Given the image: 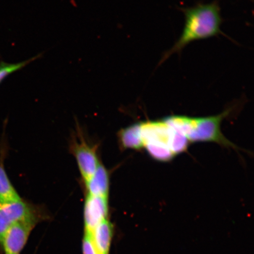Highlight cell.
I'll list each match as a JSON object with an SVG mask.
<instances>
[{
    "instance_id": "11",
    "label": "cell",
    "mask_w": 254,
    "mask_h": 254,
    "mask_svg": "<svg viewBox=\"0 0 254 254\" xmlns=\"http://www.w3.org/2000/svg\"><path fill=\"white\" fill-rule=\"evenodd\" d=\"M43 54L41 53L36 56L33 57V58L26 60V61L19 63L9 64L2 62L0 63V84L12 73L20 70L27 65L29 64L31 62L41 58Z\"/></svg>"
},
{
    "instance_id": "1",
    "label": "cell",
    "mask_w": 254,
    "mask_h": 254,
    "mask_svg": "<svg viewBox=\"0 0 254 254\" xmlns=\"http://www.w3.org/2000/svg\"><path fill=\"white\" fill-rule=\"evenodd\" d=\"M185 17V24L179 39L171 49L164 52L158 66L175 54H180L190 43L214 37H227L221 29L223 18L218 1L208 4L198 2L192 7L180 8Z\"/></svg>"
},
{
    "instance_id": "9",
    "label": "cell",
    "mask_w": 254,
    "mask_h": 254,
    "mask_svg": "<svg viewBox=\"0 0 254 254\" xmlns=\"http://www.w3.org/2000/svg\"><path fill=\"white\" fill-rule=\"evenodd\" d=\"M91 236L98 254H109L113 236V225L108 218L95 228Z\"/></svg>"
},
{
    "instance_id": "4",
    "label": "cell",
    "mask_w": 254,
    "mask_h": 254,
    "mask_svg": "<svg viewBox=\"0 0 254 254\" xmlns=\"http://www.w3.org/2000/svg\"><path fill=\"white\" fill-rule=\"evenodd\" d=\"M39 215L36 207L23 199L0 203V243L12 225L25 218Z\"/></svg>"
},
{
    "instance_id": "5",
    "label": "cell",
    "mask_w": 254,
    "mask_h": 254,
    "mask_svg": "<svg viewBox=\"0 0 254 254\" xmlns=\"http://www.w3.org/2000/svg\"><path fill=\"white\" fill-rule=\"evenodd\" d=\"M71 147L82 179L86 183L93 176L100 164L96 147L88 144L83 138H80L79 141L73 142Z\"/></svg>"
},
{
    "instance_id": "2",
    "label": "cell",
    "mask_w": 254,
    "mask_h": 254,
    "mask_svg": "<svg viewBox=\"0 0 254 254\" xmlns=\"http://www.w3.org/2000/svg\"><path fill=\"white\" fill-rule=\"evenodd\" d=\"M233 108H228L224 112L214 116L192 118V117L173 116L163 120L188 138L191 142H214L226 147L237 149L230 141L222 134L221 124L230 115Z\"/></svg>"
},
{
    "instance_id": "8",
    "label": "cell",
    "mask_w": 254,
    "mask_h": 254,
    "mask_svg": "<svg viewBox=\"0 0 254 254\" xmlns=\"http://www.w3.org/2000/svg\"><path fill=\"white\" fill-rule=\"evenodd\" d=\"M109 172L106 168L100 163L93 176L85 183L87 194L109 198Z\"/></svg>"
},
{
    "instance_id": "6",
    "label": "cell",
    "mask_w": 254,
    "mask_h": 254,
    "mask_svg": "<svg viewBox=\"0 0 254 254\" xmlns=\"http://www.w3.org/2000/svg\"><path fill=\"white\" fill-rule=\"evenodd\" d=\"M109 198L87 195L84 204L85 232L91 233L95 228L108 218Z\"/></svg>"
},
{
    "instance_id": "7",
    "label": "cell",
    "mask_w": 254,
    "mask_h": 254,
    "mask_svg": "<svg viewBox=\"0 0 254 254\" xmlns=\"http://www.w3.org/2000/svg\"><path fill=\"white\" fill-rule=\"evenodd\" d=\"M7 147L5 142L2 141L0 145V203L18 201L22 199L12 186L5 170Z\"/></svg>"
},
{
    "instance_id": "12",
    "label": "cell",
    "mask_w": 254,
    "mask_h": 254,
    "mask_svg": "<svg viewBox=\"0 0 254 254\" xmlns=\"http://www.w3.org/2000/svg\"><path fill=\"white\" fill-rule=\"evenodd\" d=\"M82 246L83 254H98L92 241L91 234L87 232H85Z\"/></svg>"
},
{
    "instance_id": "10",
    "label": "cell",
    "mask_w": 254,
    "mask_h": 254,
    "mask_svg": "<svg viewBox=\"0 0 254 254\" xmlns=\"http://www.w3.org/2000/svg\"><path fill=\"white\" fill-rule=\"evenodd\" d=\"M119 140L123 149L141 150L144 148L141 136V123L126 127L119 131Z\"/></svg>"
},
{
    "instance_id": "3",
    "label": "cell",
    "mask_w": 254,
    "mask_h": 254,
    "mask_svg": "<svg viewBox=\"0 0 254 254\" xmlns=\"http://www.w3.org/2000/svg\"><path fill=\"white\" fill-rule=\"evenodd\" d=\"M39 219L40 215L33 216L16 222L8 228L0 243L5 254H20Z\"/></svg>"
}]
</instances>
